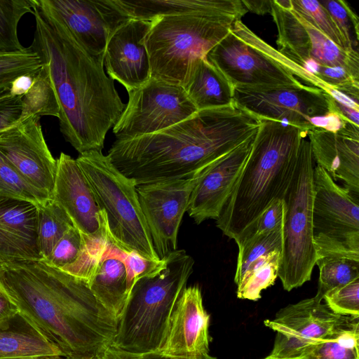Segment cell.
<instances>
[{
  "label": "cell",
  "instance_id": "6da1fadb",
  "mask_svg": "<svg viewBox=\"0 0 359 359\" xmlns=\"http://www.w3.org/2000/svg\"><path fill=\"white\" fill-rule=\"evenodd\" d=\"M32 14L35 31L29 47L55 90L60 132L79 154L102 151L107 132L126 106L104 72V53L87 51L41 0H36Z\"/></svg>",
  "mask_w": 359,
  "mask_h": 359
},
{
  "label": "cell",
  "instance_id": "7a4b0ae2",
  "mask_svg": "<svg viewBox=\"0 0 359 359\" xmlns=\"http://www.w3.org/2000/svg\"><path fill=\"white\" fill-rule=\"evenodd\" d=\"M0 286L65 357H97L114 340L118 320L88 283L43 260L0 264Z\"/></svg>",
  "mask_w": 359,
  "mask_h": 359
},
{
  "label": "cell",
  "instance_id": "3957f363",
  "mask_svg": "<svg viewBox=\"0 0 359 359\" xmlns=\"http://www.w3.org/2000/svg\"><path fill=\"white\" fill-rule=\"evenodd\" d=\"M260 119L236 102L155 133L116 139L107 156L136 186L191 178L255 136Z\"/></svg>",
  "mask_w": 359,
  "mask_h": 359
},
{
  "label": "cell",
  "instance_id": "277c9868",
  "mask_svg": "<svg viewBox=\"0 0 359 359\" xmlns=\"http://www.w3.org/2000/svg\"><path fill=\"white\" fill-rule=\"evenodd\" d=\"M307 133L293 125L260 119L250 154L216 219L224 235L236 241L273 201L283 198Z\"/></svg>",
  "mask_w": 359,
  "mask_h": 359
},
{
  "label": "cell",
  "instance_id": "5b68a950",
  "mask_svg": "<svg viewBox=\"0 0 359 359\" xmlns=\"http://www.w3.org/2000/svg\"><path fill=\"white\" fill-rule=\"evenodd\" d=\"M248 12L241 0L215 8L154 18L145 37L151 77L182 86L190 64L208 53Z\"/></svg>",
  "mask_w": 359,
  "mask_h": 359
},
{
  "label": "cell",
  "instance_id": "8992f818",
  "mask_svg": "<svg viewBox=\"0 0 359 359\" xmlns=\"http://www.w3.org/2000/svg\"><path fill=\"white\" fill-rule=\"evenodd\" d=\"M163 259L165 266L160 271L134 283L111 343L116 348L145 354L161 346L172 310L194 265L184 250L177 249Z\"/></svg>",
  "mask_w": 359,
  "mask_h": 359
},
{
  "label": "cell",
  "instance_id": "52a82bcc",
  "mask_svg": "<svg viewBox=\"0 0 359 359\" xmlns=\"http://www.w3.org/2000/svg\"><path fill=\"white\" fill-rule=\"evenodd\" d=\"M76 160L104 213L111 242L123 252L161 260L153 247L134 181L118 171L102 151L80 154Z\"/></svg>",
  "mask_w": 359,
  "mask_h": 359
},
{
  "label": "cell",
  "instance_id": "ba28073f",
  "mask_svg": "<svg viewBox=\"0 0 359 359\" xmlns=\"http://www.w3.org/2000/svg\"><path fill=\"white\" fill-rule=\"evenodd\" d=\"M311 143L302 139L292 177L283 196V249L278 277L290 291L310 280L317 257L312 236L313 176Z\"/></svg>",
  "mask_w": 359,
  "mask_h": 359
},
{
  "label": "cell",
  "instance_id": "9c48e42d",
  "mask_svg": "<svg viewBox=\"0 0 359 359\" xmlns=\"http://www.w3.org/2000/svg\"><path fill=\"white\" fill-rule=\"evenodd\" d=\"M234 102L259 119L312 129L337 131L347 121L336 113L325 91L305 84L276 87L234 88Z\"/></svg>",
  "mask_w": 359,
  "mask_h": 359
},
{
  "label": "cell",
  "instance_id": "30bf717a",
  "mask_svg": "<svg viewBox=\"0 0 359 359\" xmlns=\"http://www.w3.org/2000/svg\"><path fill=\"white\" fill-rule=\"evenodd\" d=\"M313 187L312 236L317 259L341 256L359 260V196L339 186L316 164Z\"/></svg>",
  "mask_w": 359,
  "mask_h": 359
},
{
  "label": "cell",
  "instance_id": "8fae6325",
  "mask_svg": "<svg viewBox=\"0 0 359 359\" xmlns=\"http://www.w3.org/2000/svg\"><path fill=\"white\" fill-rule=\"evenodd\" d=\"M261 39L241 20H238L206 57L234 88L302 85L265 51Z\"/></svg>",
  "mask_w": 359,
  "mask_h": 359
},
{
  "label": "cell",
  "instance_id": "7c38bea8",
  "mask_svg": "<svg viewBox=\"0 0 359 359\" xmlns=\"http://www.w3.org/2000/svg\"><path fill=\"white\" fill-rule=\"evenodd\" d=\"M128 93V102L112 128L116 139L155 133L198 111L182 86L160 79L151 77Z\"/></svg>",
  "mask_w": 359,
  "mask_h": 359
},
{
  "label": "cell",
  "instance_id": "4fadbf2b",
  "mask_svg": "<svg viewBox=\"0 0 359 359\" xmlns=\"http://www.w3.org/2000/svg\"><path fill=\"white\" fill-rule=\"evenodd\" d=\"M270 14L278 30L277 50L282 55L311 74L317 66L339 67L359 80L358 51L339 48L292 6L283 8L272 0Z\"/></svg>",
  "mask_w": 359,
  "mask_h": 359
},
{
  "label": "cell",
  "instance_id": "5bb4252c",
  "mask_svg": "<svg viewBox=\"0 0 359 359\" xmlns=\"http://www.w3.org/2000/svg\"><path fill=\"white\" fill-rule=\"evenodd\" d=\"M316 295L279 310L264 325L276 332L271 357L302 359L337 325L342 315L334 313Z\"/></svg>",
  "mask_w": 359,
  "mask_h": 359
},
{
  "label": "cell",
  "instance_id": "9a60e30c",
  "mask_svg": "<svg viewBox=\"0 0 359 359\" xmlns=\"http://www.w3.org/2000/svg\"><path fill=\"white\" fill-rule=\"evenodd\" d=\"M203 172L191 178L136 186L153 247L160 259L177 250L182 219L187 211L191 194Z\"/></svg>",
  "mask_w": 359,
  "mask_h": 359
},
{
  "label": "cell",
  "instance_id": "2e32d148",
  "mask_svg": "<svg viewBox=\"0 0 359 359\" xmlns=\"http://www.w3.org/2000/svg\"><path fill=\"white\" fill-rule=\"evenodd\" d=\"M0 153L31 185L51 198L57 170L40 117L29 115L0 131Z\"/></svg>",
  "mask_w": 359,
  "mask_h": 359
},
{
  "label": "cell",
  "instance_id": "e0dca14e",
  "mask_svg": "<svg viewBox=\"0 0 359 359\" xmlns=\"http://www.w3.org/2000/svg\"><path fill=\"white\" fill-rule=\"evenodd\" d=\"M93 55L102 54L113 33L131 18L115 0H41Z\"/></svg>",
  "mask_w": 359,
  "mask_h": 359
},
{
  "label": "cell",
  "instance_id": "ac0fdd59",
  "mask_svg": "<svg viewBox=\"0 0 359 359\" xmlns=\"http://www.w3.org/2000/svg\"><path fill=\"white\" fill-rule=\"evenodd\" d=\"M51 199L69 217L86 237L98 238L107 233L106 219L96 202L91 187L76 159L61 152Z\"/></svg>",
  "mask_w": 359,
  "mask_h": 359
},
{
  "label": "cell",
  "instance_id": "d6986e66",
  "mask_svg": "<svg viewBox=\"0 0 359 359\" xmlns=\"http://www.w3.org/2000/svg\"><path fill=\"white\" fill-rule=\"evenodd\" d=\"M209 323L210 316L203 307L200 288L186 287L172 310L164 339L156 351L184 358L208 353Z\"/></svg>",
  "mask_w": 359,
  "mask_h": 359
},
{
  "label": "cell",
  "instance_id": "ffe728a7",
  "mask_svg": "<svg viewBox=\"0 0 359 359\" xmlns=\"http://www.w3.org/2000/svg\"><path fill=\"white\" fill-rule=\"evenodd\" d=\"M152 20L131 19L109 39L104 52L108 75L124 86L127 92L136 89L151 78L145 37Z\"/></svg>",
  "mask_w": 359,
  "mask_h": 359
},
{
  "label": "cell",
  "instance_id": "44dd1931",
  "mask_svg": "<svg viewBox=\"0 0 359 359\" xmlns=\"http://www.w3.org/2000/svg\"><path fill=\"white\" fill-rule=\"evenodd\" d=\"M255 136L203 171L191 194L187 211L197 224L209 219L216 220L218 218L241 173Z\"/></svg>",
  "mask_w": 359,
  "mask_h": 359
},
{
  "label": "cell",
  "instance_id": "7402d4cb",
  "mask_svg": "<svg viewBox=\"0 0 359 359\" xmlns=\"http://www.w3.org/2000/svg\"><path fill=\"white\" fill-rule=\"evenodd\" d=\"M307 135L316 164L359 196V126L347 122L337 131L312 129Z\"/></svg>",
  "mask_w": 359,
  "mask_h": 359
},
{
  "label": "cell",
  "instance_id": "603a6c76",
  "mask_svg": "<svg viewBox=\"0 0 359 359\" xmlns=\"http://www.w3.org/2000/svg\"><path fill=\"white\" fill-rule=\"evenodd\" d=\"M37 223L38 206L0 196V264L43 259Z\"/></svg>",
  "mask_w": 359,
  "mask_h": 359
},
{
  "label": "cell",
  "instance_id": "cb8c5ba5",
  "mask_svg": "<svg viewBox=\"0 0 359 359\" xmlns=\"http://www.w3.org/2000/svg\"><path fill=\"white\" fill-rule=\"evenodd\" d=\"M88 284L97 300L118 320L132 287L120 249L109 238Z\"/></svg>",
  "mask_w": 359,
  "mask_h": 359
},
{
  "label": "cell",
  "instance_id": "d4e9b609",
  "mask_svg": "<svg viewBox=\"0 0 359 359\" xmlns=\"http://www.w3.org/2000/svg\"><path fill=\"white\" fill-rule=\"evenodd\" d=\"M182 86L198 111L235 102L234 87L206 57L190 64Z\"/></svg>",
  "mask_w": 359,
  "mask_h": 359
},
{
  "label": "cell",
  "instance_id": "484cf974",
  "mask_svg": "<svg viewBox=\"0 0 359 359\" xmlns=\"http://www.w3.org/2000/svg\"><path fill=\"white\" fill-rule=\"evenodd\" d=\"M65 357L20 313L0 326V359Z\"/></svg>",
  "mask_w": 359,
  "mask_h": 359
},
{
  "label": "cell",
  "instance_id": "4316f807",
  "mask_svg": "<svg viewBox=\"0 0 359 359\" xmlns=\"http://www.w3.org/2000/svg\"><path fill=\"white\" fill-rule=\"evenodd\" d=\"M359 317L342 315L334 328L302 359H359Z\"/></svg>",
  "mask_w": 359,
  "mask_h": 359
},
{
  "label": "cell",
  "instance_id": "83f0119b",
  "mask_svg": "<svg viewBox=\"0 0 359 359\" xmlns=\"http://www.w3.org/2000/svg\"><path fill=\"white\" fill-rule=\"evenodd\" d=\"M131 19L151 20L163 16L186 15L212 9L221 0H115Z\"/></svg>",
  "mask_w": 359,
  "mask_h": 359
},
{
  "label": "cell",
  "instance_id": "f1b7e54d",
  "mask_svg": "<svg viewBox=\"0 0 359 359\" xmlns=\"http://www.w3.org/2000/svg\"><path fill=\"white\" fill-rule=\"evenodd\" d=\"M281 255L282 250H276L254 262L236 284L238 298L252 301L260 299L261 292L273 285L278 277Z\"/></svg>",
  "mask_w": 359,
  "mask_h": 359
},
{
  "label": "cell",
  "instance_id": "f546056e",
  "mask_svg": "<svg viewBox=\"0 0 359 359\" xmlns=\"http://www.w3.org/2000/svg\"><path fill=\"white\" fill-rule=\"evenodd\" d=\"M72 226L74 224L68 215L53 199L38 206V246L43 259Z\"/></svg>",
  "mask_w": 359,
  "mask_h": 359
},
{
  "label": "cell",
  "instance_id": "4dcf8cb0",
  "mask_svg": "<svg viewBox=\"0 0 359 359\" xmlns=\"http://www.w3.org/2000/svg\"><path fill=\"white\" fill-rule=\"evenodd\" d=\"M36 0H0V53L20 52L25 49L18 36L20 19L32 13Z\"/></svg>",
  "mask_w": 359,
  "mask_h": 359
},
{
  "label": "cell",
  "instance_id": "1f68e13d",
  "mask_svg": "<svg viewBox=\"0 0 359 359\" xmlns=\"http://www.w3.org/2000/svg\"><path fill=\"white\" fill-rule=\"evenodd\" d=\"M316 264L319 269L316 295L323 299L330 290L359 278V260L347 257L328 256L319 258Z\"/></svg>",
  "mask_w": 359,
  "mask_h": 359
},
{
  "label": "cell",
  "instance_id": "d6a6232c",
  "mask_svg": "<svg viewBox=\"0 0 359 359\" xmlns=\"http://www.w3.org/2000/svg\"><path fill=\"white\" fill-rule=\"evenodd\" d=\"M22 118L29 115L53 116L58 118L59 104L50 78L42 67L35 76L29 91L22 97ZM21 118V119H22Z\"/></svg>",
  "mask_w": 359,
  "mask_h": 359
},
{
  "label": "cell",
  "instance_id": "836d02e7",
  "mask_svg": "<svg viewBox=\"0 0 359 359\" xmlns=\"http://www.w3.org/2000/svg\"><path fill=\"white\" fill-rule=\"evenodd\" d=\"M283 226L269 233L252 237L238 248L234 282L237 284L250 266L262 256L283 249Z\"/></svg>",
  "mask_w": 359,
  "mask_h": 359
},
{
  "label": "cell",
  "instance_id": "e575fe53",
  "mask_svg": "<svg viewBox=\"0 0 359 359\" xmlns=\"http://www.w3.org/2000/svg\"><path fill=\"white\" fill-rule=\"evenodd\" d=\"M0 196L27 201L36 206L51 199L25 180L1 153Z\"/></svg>",
  "mask_w": 359,
  "mask_h": 359
},
{
  "label": "cell",
  "instance_id": "d590c367",
  "mask_svg": "<svg viewBox=\"0 0 359 359\" xmlns=\"http://www.w3.org/2000/svg\"><path fill=\"white\" fill-rule=\"evenodd\" d=\"M41 68V60L30 47L20 52L0 53V96L9 91L16 78L37 74Z\"/></svg>",
  "mask_w": 359,
  "mask_h": 359
},
{
  "label": "cell",
  "instance_id": "8d00e7d4",
  "mask_svg": "<svg viewBox=\"0 0 359 359\" xmlns=\"http://www.w3.org/2000/svg\"><path fill=\"white\" fill-rule=\"evenodd\" d=\"M292 8L339 48L348 50L345 40L327 9L316 0H290ZM356 51V50H353Z\"/></svg>",
  "mask_w": 359,
  "mask_h": 359
},
{
  "label": "cell",
  "instance_id": "74e56055",
  "mask_svg": "<svg viewBox=\"0 0 359 359\" xmlns=\"http://www.w3.org/2000/svg\"><path fill=\"white\" fill-rule=\"evenodd\" d=\"M84 244L82 233L74 226L71 227L53 247L45 262L62 269L76 261Z\"/></svg>",
  "mask_w": 359,
  "mask_h": 359
},
{
  "label": "cell",
  "instance_id": "f35d334b",
  "mask_svg": "<svg viewBox=\"0 0 359 359\" xmlns=\"http://www.w3.org/2000/svg\"><path fill=\"white\" fill-rule=\"evenodd\" d=\"M320 3L327 9L341 32L349 50H355L352 34L354 32L355 39L358 41L359 20L357 15L351 10L347 3L339 0H324ZM357 51V50H356Z\"/></svg>",
  "mask_w": 359,
  "mask_h": 359
},
{
  "label": "cell",
  "instance_id": "ab89813d",
  "mask_svg": "<svg viewBox=\"0 0 359 359\" xmlns=\"http://www.w3.org/2000/svg\"><path fill=\"white\" fill-rule=\"evenodd\" d=\"M323 300L335 313L359 317V278L328 291Z\"/></svg>",
  "mask_w": 359,
  "mask_h": 359
},
{
  "label": "cell",
  "instance_id": "60d3db41",
  "mask_svg": "<svg viewBox=\"0 0 359 359\" xmlns=\"http://www.w3.org/2000/svg\"><path fill=\"white\" fill-rule=\"evenodd\" d=\"M285 213L283 198L273 201L253 224L235 241L238 247L252 237L273 231L283 226Z\"/></svg>",
  "mask_w": 359,
  "mask_h": 359
},
{
  "label": "cell",
  "instance_id": "b9f144b4",
  "mask_svg": "<svg viewBox=\"0 0 359 359\" xmlns=\"http://www.w3.org/2000/svg\"><path fill=\"white\" fill-rule=\"evenodd\" d=\"M120 256L124 262L131 287L140 278L157 273L165 266V260H148L135 252H126L120 250Z\"/></svg>",
  "mask_w": 359,
  "mask_h": 359
},
{
  "label": "cell",
  "instance_id": "7bdbcfd3",
  "mask_svg": "<svg viewBox=\"0 0 359 359\" xmlns=\"http://www.w3.org/2000/svg\"><path fill=\"white\" fill-rule=\"evenodd\" d=\"M22 97L13 96L9 91L0 96V131L18 122L22 116Z\"/></svg>",
  "mask_w": 359,
  "mask_h": 359
},
{
  "label": "cell",
  "instance_id": "ee69618b",
  "mask_svg": "<svg viewBox=\"0 0 359 359\" xmlns=\"http://www.w3.org/2000/svg\"><path fill=\"white\" fill-rule=\"evenodd\" d=\"M18 313L17 306L0 286V326Z\"/></svg>",
  "mask_w": 359,
  "mask_h": 359
},
{
  "label": "cell",
  "instance_id": "f6af8a7d",
  "mask_svg": "<svg viewBox=\"0 0 359 359\" xmlns=\"http://www.w3.org/2000/svg\"><path fill=\"white\" fill-rule=\"evenodd\" d=\"M35 74H25L16 78L9 88V93L13 96L22 97L32 86Z\"/></svg>",
  "mask_w": 359,
  "mask_h": 359
},
{
  "label": "cell",
  "instance_id": "bcb514c9",
  "mask_svg": "<svg viewBox=\"0 0 359 359\" xmlns=\"http://www.w3.org/2000/svg\"><path fill=\"white\" fill-rule=\"evenodd\" d=\"M334 111L346 121L359 126V110L348 106L330 96Z\"/></svg>",
  "mask_w": 359,
  "mask_h": 359
},
{
  "label": "cell",
  "instance_id": "7dc6e473",
  "mask_svg": "<svg viewBox=\"0 0 359 359\" xmlns=\"http://www.w3.org/2000/svg\"><path fill=\"white\" fill-rule=\"evenodd\" d=\"M97 359H142V354L130 353L110 344L97 355Z\"/></svg>",
  "mask_w": 359,
  "mask_h": 359
},
{
  "label": "cell",
  "instance_id": "c3c4849f",
  "mask_svg": "<svg viewBox=\"0 0 359 359\" xmlns=\"http://www.w3.org/2000/svg\"><path fill=\"white\" fill-rule=\"evenodd\" d=\"M271 1H243L242 3L246 10L259 15L270 13Z\"/></svg>",
  "mask_w": 359,
  "mask_h": 359
},
{
  "label": "cell",
  "instance_id": "681fc988",
  "mask_svg": "<svg viewBox=\"0 0 359 359\" xmlns=\"http://www.w3.org/2000/svg\"><path fill=\"white\" fill-rule=\"evenodd\" d=\"M142 359H217L209 353L203 354L197 358H184V357H176L170 356L162 354L159 352L154 351L142 354Z\"/></svg>",
  "mask_w": 359,
  "mask_h": 359
},
{
  "label": "cell",
  "instance_id": "f907efd6",
  "mask_svg": "<svg viewBox=\"0 0 359 359\" xmlns=\"http://www.w3.org/2000/svg\"><path fill=\"white\" fill-rule=\"evenodd\" d=\"M57 359H97V357H62Z\"/></svg>",
  "mask_w": 359,
  "mask_h": 359
},
{
  "label": "cell",
  "instance_id": "816d5d0a",
  "mask_svg": "<svg viewBox=\"0 0 359 359\" xmlns=\"http://www.w3.org/2000/svg\"><path fill=\"white\" fill-rule=\"evenodd\" d=\"M263 359H285V358H273V357L269 355ZM294 359H297V358H294Z\"/></svg>",
  "mask_w": 359,
  "mask_h": 359
},
{
  "label": "cell",
  "instance_id": "f5cc1de1",
  "mask_svg": "<svg viewBox=\"0 0 359 359\" xmlns=\"http://www.w3.org/2000/svg\"><path fill=\"white\" fill-rule=\"evenodd\" d=\"M13 359H50V358H13Z\"/></svg>",
  "mask_w": 359,
  "mask_h": 359
}]
</instances>
